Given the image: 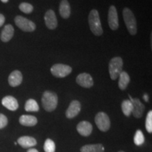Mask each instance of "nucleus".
Listing matches in <instances>:
<instances>
[{"label":"nucleus","instance_id":"28","mask_svg":"<svg viewBox=\"0 0 152 152\" xmlns=\"http://www.w3.org/2000/svg\"><path fill=\"white\" fill-rule=\"evenodd\" d=\"M8 123V119L4 114L0 113V129L5 128Z\"/></svg>","mask_w":152,"mask_h":152},{"label":"nucleus","instance_id":"11","mask_svg":"<svg viewBox=\"0 0 152 152\" xmlns=\"http://www.w3.org/2000/svg\"><path fill=\"white\" fill-rule=\"evenodd\" d=\"M45 21L46 26L49 29L54 30L57 27L58 21H57V18L54 11L49 9L47 11L45 15Z\"/></svg>","mask_w":152,"mask_h":152},{"label":"nucleus","instance_id":"9","mask_svg":"<svg viewBox=\"0 0 152 152\" xmlns=\"http://www.w3.org/2000/svg\"><path fill=\"white\" fill-rule=\"evenodd\" d=\"M129 97H130V101L132 104V113L133 115L137 118H140L143 115L144 111V104L140 102L139 99H132L130 95H129Z\"/></svg>","mask_w":152,"mask_h":152},{"label":"nucleus","instance_id":"33","mask_svg":"<svg viewBox=\"0 0 152 152\" xmlns=\"http://www.w3.org/2000/svg\"><path fill=\"white\" fill-rule=\"evenodd\" d=\"M119 152H125V151H120Z\"/></svg>","mask_w":152,"mask_h":152},{"label":"nucleus","instance_id":"19","mask_svg":"<svg viewBox=\"0 0 152 152\" xmlns=\"http://www.w3.org/2000/svg\"><path fill=\"white\" fill-rule=\"evenodd\" d=\"M18 143L23 148H30L37 144V141L35 138L29 136H23L18 140Z\"/></svg>","mask_w":152,"mask_h":152},{"label":"nucleus","instance_id":"21","mask_svg":"<svg viewBox=\"0 0 152 152\" xmlns=\"http://www.w3.org/2000/svg\"><path fill=\"white\" fill-rule=\"evenodd\" d=\"M81 152H104V147L101 144L85 145L80 149Z\"/></svg>","mask_w":152,"mask_h":152},{"label":"nucleus","instance_id":"5","mask_svg":"<svg viewBox=\"0 0 152 152\" xmlns=\"http://www.w3.org/2000/svg\"><path fill=\"white\" fill-rule=\"evenodd\" d=\"M95 123L101 131L106 132L111 126L109 117L104 112H99L95 116Z\"/></svg>","mask_w":152,"mask_h":152},{"label":"nucleus","instance_id":"23","mask_svg":"<svg viewBox=\"0 0 152 152\" xmlns=\"http://www.w3.org/2000/svg\"><path fill=\"white\" fill-rule=\"evenodd\" d=\"M121 108H122V111L123 113H124V115L128 117L130 116L132 111V102L128 99L124 100L122 102V104H121Z\"/></svg>","mask_w":152,"mask_h":152},{"label":"nucleus","instance_id":"20","mask_svg":"<svg viewBox=\"0 0 152 152\" xmlns=\"http://www.w3.org/2000/svg\"><path fill=\"white\" fill-rule=\"evenodd\" d=\"M130 81V77L125 71H122L119 75L118 86L121 90H125L127 88Z\"/></svg>","mask_w":152,"mask_h":152},{"label":"nucleus","instance_id":"29","mask_svg":"<svg viewBox=\"0 0 152 152\" xmlns=\"http://www.w3.org/2000/svg\"><path fill=\"white\" fill-rule=\"evenodd\" d=\"M5 22V17L4 16L3 14H0V27L3 26V24Z\"/></svg>","mask_w":152,"mask_h":152},{"label":"nucleus","instance_id":"16","mask_svg":"<svg viewBox=\"0 0 152 152\" xmlns=\"http://www.w3.org/2000/svg\"><path fill=\"white\" fill-rule=\"evenodd\" d=\"M14 34V29L11 25H7L4 26L1 33V40L4 42H7L11 40Z\"/></svg>","mask_w":152,"mask_h":152},{"label":"nucleus","instance_id":"25","mask_svg":"<svg viewBox=\"0 0 152 152\" xmlns=\"http://www.w3.org/2000/svg\"><path fill=\"white\" fill-rule=\"evenodd\" d=\"M44 149L45 152H55V143L50 139H47L45 142Z\"/></svg>","mask_w":152,"mask_h":152},{"label":"nucleus","instance_id":"18","mask_svg":"<svg viewBox=\"0 0 152 152\" xmlns=\"http://www.w3.org/2000/svg\"><path fill=\"white\" fill-rule=\"evenodd\" d=\"M19 122L22 125L28 127H32L37 123V118L34 115H23L19 118Z\"/></svg>","mask_w":152,"mask_h":152},{"label":"nucleus","instance_id":"31","mask_svg":"<svg viewBox=\"0 0 152 152\" xmlns=\"http://www.w3.org/2000/svg\"><path fill=\"white\" fill-rule=\"evenodd\" d=\"M27 152H39V151L35 149H30Z\"/></svg>","mask_w":152,"mask_h":152},{"label":"nucleus","instance_id":"13","mask_svg":"<svg viewBox=\"0 0 152 152\" xmlns=\"http://www.w3.org/2000/svg\"><path fill=\"white\" fill-rule=\"evenodd\" d=\"M1 104L10 111H16L18 108V101L12 96H7L4 97L1 100Z\"/></svg>","mask_w":152,"mask_h":152},{"label":"nucleus","instance_id":"6","mask_svg":"<svg viewBox=\"0 0 152 152\" xmlns=\"http://www.w3.org/2000/svg\"><path fill=\"white\" fill-rule=\"evenodd\" d=\"M72 72V68L66 64H54L51 68V73L56 77H65Z\"/></svg>","mask_w":152,"mask_h":152},{"label":"nucleus","instance_id":"1","mask_svg":"<svg viewBox=\"0 0 152 152\" xmlns=\"http://www.w3.org/2000/svg\"><path fill=\"white\" fill-rule=\"evenodd\" d=\"M89 25L92 33L96 36H100L103 33V29L99 18V14L97 10L92 9L90 12L88 17Z\"/></svg>","mask_w":152,"mask_h":152},{"label":"nucleus","instance_id":"12","mask_svg":"<svg viewBox=\"0 0 152 152\" xmlns=\"http://www.w3.org/2000/svg\"><path fill=\"white\" fill-rule=\"evenodd\" d=\"M81 110V104L78 101L74 100L71 102L68 106V109L66 110V115L68 118H73L76 115H78Z\"/></svg>","mask_w":152,"mask_h":152},{"label":"nucleus","instance_id":"4","mask_svg":"<svg viewBox=\"0 0 152 152\" xmlns=\"http://www.w3.org/2000/svg\"><path fill=\"white\" fill-rule=\"evenodd\" d=\"M123 62L121 57H114L110 61L109 70L110 77L112 80H115L119 77L123 69Z\"/></svg>","mask_w":152,"mask_h":152},{"label":"nucleus","instance_id":"15","mask_svg":"<svg viewBox=\"0 0 152 152\" xmlns=\"http://www.w3.org/2000/svg\"><path fill=\"white\" fill-rule=\"evenodd\" d=\"M8 81L11 87H17L21 84L23 81L22 73L19 71H14L9 76Z\"/></svg>","mask_w":152,"mask_h":152},{"label":"nucleus","instance_id":"32","mask_svg":"<svg viewBox=\"0 0 152 152\" xmlns=\"http://www.w3.org/2000/svg\"><path fill=\"white\" fill-rule=\"evenodd\" d=\"M1 1H2L3 3H7L9 1V0H1Z\"/></svg>","mask_w":152,"mask_h":152},{"label":"nucleus","instance_id":"10","mask_svg":"<svg viewBox=\"0 0 152 152\" xmlns=\"http://www.w3.org/2000/svg\"><path fill=\"white\" fill-rule=\"evenodd\" d=\"M76 83L80 86L85 87V88H90L94 85V81H93L92 76L87 73L79 74L76 77Z\"/></svg>","mask_w":152,"mask_h":152},{"label":"nucleus","instance_id":"17","mask_svg":"<svg viewBox=\"0 0 152 152\" xmlns=\"http://www.w3.org/2000/svg\"><path fill=\"white\" fill-rule=\"evenodd\" d=\"M71 6L68 0H61L59 6V14L64 18H69L71 15Z\"/></svg>","mask_w":152,"mask_h":152},{"label":"nucleus","instance_id":"27","mask_svg":"<svg viewBox=\"0 0 152 152\" xmlns=\"http://www.w3.org/2000/svg\"><path fill=\"white\" fill-rule=\"evenodd\" d=\"M146 129L147 132L149 133L152 132V111H150L148 112L147 118H146V123H145Z\"/></svg>","mask_w":152,"mask_h":152},{"label":"nucleus","instance_id":"26","mask_svg":"<svg viewBox=\"0 0 152 152\" xmlns=\"http://www.w3.org/2000/svg\"><path fill=\"white\" fill-rule=\"evenodd\" d=\"M19 9H20V10L22 12L25 13V14H30L33 11V5L27 2H23L20 4L19 5Z\"/></svg>","mask_w":152,"mask_h":152},{"label":"nucleus","instance_id":"30","mask_svg":"<svg viewBox=\"0 0 152 152\" xmlns=\"http://www.w3.org/2000/svg\"><path fill=\"white\" fill-rule=\"evenodd\" d=\"M143 99L146 102H148V101H149V96H148L147 94H144V96H143Z\"/></svg>","mask_w":152,"mask_h":152},{"label":"nucleus","instance_id":"24","mask_svg":"<svg viewBox=\"0 0 152 152\" xmlns=\"http://www.w3.org/2000/svg\"><path fill=\"white\" fill-rule=\"evenodd\" d=\"M134 142L137 146H140L144 144V136L141 130H138L136 131L134 137Z\"/></svg>","mask_w":152,"mask_h":152},{"label":"nucleus","instance_id":"14","mask_svg":"<svg viewBox=\"0 0 152 152\" xmlns=\"http://www.w3.org/2000/svg\"><path fill=\"white\" fill-rule=\"evenodd\" d=\"M77 130L81 135L87 137L92 133V125L87 121H82L77 126Z\"/></svg>","mask_w":152,"mask_h":152},{"label":"nucleus","instance_id":"7","mask_svg":"<svg viewBox=\"0 0 152 152\" xmlns=\"http://www.w3.org/2000/svg\"><path fill=\"white\" fill-rule=\"evenodd\" d=\"M15 23L24 32H33L36 28L35 24L33 21L21 16H17L15 18Z\"/></svg>","mask_w":152,"mask_h":152},{"label":"nucleus","instance_id":"3","mask_svg":"<svg viewBox=\"0 0 152 152\" xmlns=\"http://www.w3.org/2000/svg\"><path fill=\"white\" fill-rule=\"evenodd\" d=\"M123 19L128 28L129 33L132 35H135L137 31V20L132 11L129 8H125L123 11Z\"/></svg>","mask_w":152,"mask_h":152},{"label":"nucleus","instance_id":"8","mask_svg":"<svg viewBox=\"0 0 152 152\" xmlns=\"http://www.w3.org/2000/svg\"><path fill=\"white\" fill-rule=\"evenodd\" d=\"M108 23L110 28L113 30H115L118 28V16L117 9L115 6L112 5L109 9L108 14Z\"/></svg>","mask_w":152,"mask_h":152},{"label":"nucleus","instance_id":"2","mask_svg":"<svg viewBox=\"0 0 152 152\" xmlns=\"http://www.w3.org/2000/svg\"><path fill=\"white\" fill-rule=\"evenodd\" d=\"M42 103L45 111L52 112L56 109L58 104V96L56 93L46 91L44 92L42 97Z\"/></svg>","mask_w":152,"mask_h":152},{"label":"nucleus","instance_id":"22","mask_svg":"<svg viewBox=\"0 0 152 152\" xmlns=\"http://www.w3.org/2000/svg\"><path fill=\"white\" fill-rule=\"evenodd\" d=\"M25 109L26 111L28 112H37L39 111V108L38 104L35 99H30L26 102L25 105Z\"/></svg>","mask_w":152,"mask_h":152}]
</instances>
